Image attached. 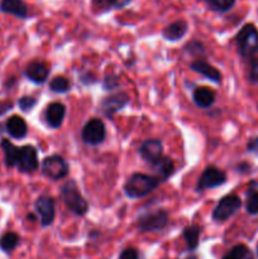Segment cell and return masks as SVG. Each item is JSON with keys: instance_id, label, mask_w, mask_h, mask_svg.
Here are the masks:
<instances>
[{"instance_id": "1", "label": "cell", "mask_w": 258, "mask_h": 259, "mask_svg": "<svg viewBox=\"0 0 258 259\" xmlns=\"http://www.w3.org/2000/svg\"><path fill=\"white\" fill-rule=\"evenodd\" d=\"M161 182L154 176L144 174H133L124 185V192L131 199H142L153 192Z\"/></svg>"}, {"instance_id": "2", "label": "cell", "mask_w": 258, "mask_h": 259, "mask_svg": "<svg viewBox=\"0 0 258 259\" xmlns=\"http://www.w3.org/2000/svg\"><path fill=\"white\" fill-rule=\"evenodd\" d=\"M61 196H62L63 202L68 207L71 212L75 215L82 217L89 211V204L85 197L81 195L77 185L73 180L67 181L61 189Z\"/></svg>"}, {"instance_id": "3", "label": "cell", "mask_w": 258, "mask_h": 259, "mask_svg": "<svg viewBox=\"0 0 258 259\" xmlns=\"http://www.w3.org/2000/svg\"><path fill=\"white\" fill-rule=\"evenodd\" d=\"M235 43L243 57H252L258 53V29L253 24H245L238 32Z\"/></svg>"}, {"instance_id": "4", "label": "cell", "mask_w": 258, "mask_h": 259, "mask_svg": "<svg viewBox=\"0 0 258 259\" xmlns=\"http://www.w3.org/2000/svg\"><path fill=\"white\" fill-rule=\"evenodd\" d=\"M168 224V214L164 210H152L139 215L137 228L141 233H154L164 229Z\"/></svg>"}, {"instance_id": "5", "label": "cell", "mask_w": 258, "mask_h": 259, "mask_svg": "<svg viewBox=\"0 0 258 259\" xmlns=\"http://www.w3.org/2000/svg\"><path fill=\"white\" fill-rule=\"evenodd\" d=\"M68 167L67 162L65 161V158L58 154H53V156L46 157L42 162V172L45 176H47L48 179L58 180L65 179L68 175Z\"/></svg>"}, {"instance_id": "6", "label": "cell", "mask_w": 258, "mask_h": 259, "mask_svg": "<svg viewBox=\"0 0 258 259\" xmlns=\"http://www.w3.org/2000/svg\"><path fill=\"white\" fill-rule=\"evenodd\" d=\"M240 206H242V201H240L239 196H237V195H227L223 199H220L218 205L215 206L214 211H212V219L215 222H225L230 217H233L240 209Z\"/></svg>"}, {"instance_id": "7", "label": "cell", "mask_w": 258, "mask_h": 259, "mask_svg": "<svg viewBox=\"0 0 258 259\" xmlns=\"http://www.w3.org/2000/svg\"><path fill=\"white\" fill-rule=\"evenodd\" d=\"M81 137H82V141L89 146L101 144L106 138L105 124L98 118L90 119L82 128Z\"/></svg>"}, {"instance_id": "8", "label": "cell", "mask_w": 258, "mask_h": 259, "mask_svg": "<svg viewBox=\"0 0 258 259\" xmlns=\"http://www.w3.org/2000/svg\"><path fill=\"white\" fill-rule=\"evenodd\" d=\"M225 181H227V175L222 169L217 168L215 166H209L204 169L202 175L200 176L196 184V191L202 192L210 189H215V187L224 185Z\"/></svg>"}, {"instance_id": "9", "label": "cell", "mask_w": 258, "mask_h": 259, "mask_svg": "<svg viewBox=\"0 0 258 259\" xmlns=\"http://www.w3.org/2000/svg\"><path fill=\"white\" fill-rule=\"evenodd\" d=\"M17 167L20 172H24V174H32L38 168V152L35 147H20Z\"/></svg>"}, {"instance_id": "10", "label": "cell", "mask_w": 258, "mask_h": 259, "mask_svg": "<svg viewBox=\"0 0 258 259\" xmlns=\"http://www.w3.org/2000/svg\"><path fill=\"white\" fill-rule=\"evenodd\" d=\"M34 209L39 215L42 227H50L55 220V200L48 195L39 196L35 201Z\"/></svg>"}, {"instance_id": "11", "label": "cell", "mask_w": 258, "mask_h": 259, "mask_svg": "<svg viewBox=\"0 0 258 259\" xmlns=\"http://www.w3.org/2000/svg\"><path fill=\"white\" fill-rule=\"evenodd\" d=\"M129 104V96L125 93H115L113 95H109L101 101L100 109L104 115L111 118L115 113L120 111Z\"/></svg>"}, {"instance_id": "12", "label": "cell", "mask_w": 258, "mask_h": 259, "mask_svg": "<svg viewBox=\"0 0 258 259\" xmlns=\"http://www.w3.org/2000/svg\"><path fill=\"white\" fill-rule=\"evenodd\" d=\"M139 154L148 163H157L163 157V144L159 139H147L142 143Z\"/></svg>"}, {"instance_id": "13", "label": "cell", "mask_w": 258, "mask_h": 259, "mask_svg": "<svg viewBox=\"0 0 258 259\" xmlns=\"http://www.w3.org/2000/svg\"><path fill=\"white\" fill-rule=\"evenodd\" d=\"M46 121L53 129H58L66 115V106L62 103H52L46 109Z\"/></svg>"}, {"instance_id": "14", "label": "cell", "mask_w": 258, "mask_h": 259, "mask_svg": "<svg viewBox=\"0 0 258 259\" xmlns=\"http://www.w3.org/2000/svg\"><path fill=\"white\" fill-rule=\"evenodd\" d=\"M48 75H50V70L46 66V63L38 62V61L30 62L27 66V68H25V76H27L28 80H30L34 83H38V85L45 83L47 81Z\"/></svg>"}, {"instance_id": "15", "label": "cell", "mask_w": 258, "mask_h": 259, "mask_svg": "<svg viewBox=\"0 0 258 259\" xmlns=\"http://www.w3.org/2000/svg\"><path fill=\"white\" fill-rule=\"evenodd\" d=\"M190 68L215 83L222 81V73H220L214 66H211L210 63H207L206 61L204 60H195L194 62L190 63Z\"/></svg>"}, {"instance_id": "16", "label": "cell", "mask_w": 258, "mask_h": 259, "mask_svg": "<svg viewBox=\"0 0 258 259\" xmlns=\"http://www.w3.org/2000/svg\"><path fill=\"white\" fill-rule=\"evenodd\" d=\"M8 134L14 139H23L28 134V126L24 119L19 115H13L5 123Z\"/></svg>"}, {"instance_id": "17", "label": "cell", "mask_w": 258, "mask_h": 259, "mask_svg": "<svg viewBox=\"0 0 258 259\" xmlns=\"http://www.w3.org/2000/svg\"><path fill=\"white\" fill-rule=\"evenodd\" d=\"M187 29H189V25H187V23L185 20H176V22L168 24L162 30V35H163V38L166 40L176 42V40H180L181 38L185 37V34L187 33Z\"/></svg>"}, {"instance_id": "18", "label": "cell", "mask_w": 258, "mask_h": 259, "mask_svg": "<svg viewBox=\"0 0 258 259\" xmlns=\"http://www.w3.org/2000/svg\"><path fill=\"white\" fill-rule=\"evenodd\" d=\"M153 166V176L158 180L159 182H164L174 175L175 163L169 157H162L157 163L152 164Z\"/></svg>"}, {"instance_id": "19", "label": "cell", "mask_w": 258, "mask_h": 259, "mask_svg": "<svg viewBox=\"0 0 258 259\" xmlns=\"http://www.w3.org/2000/svg\"><path fill=\"white\" fill-rule=\"evenodd\" d=\"M192 100L197 108L209 109L215 101V93L206 86H201V88L195 89L192 94Z\"/></svg>"}, {"instance_id": "20", "label": "cell", "mask_w": 258, "mask_h": 259, "mask_svg": "<svg viewBox=\"0 0 258 259\" xmlns=\"http://www.w3.org/2000/svg\"><path fill=\"white\" fill-rule=\"evenodd\" d=\"M0 10L8 14L25 19L28 17V7L23 0H2Z\"/></svg>"}, {"instance_id": "21", "label": "cell", "mask_w": 258, "mask_h": 259, "mask_svg": "<svg viewBox=\"0 0 258 259\" xmlns=\"http://www.w3.org/2000/svg\"><path fill=\"white\" fill-rule=\"evenodd\" d=\"M2 149L4 152V161L8 167H17L18 156H19V147L14 146L8 139L2 141Z\"/></svg>"}, {"instance_id": "22", "label": "cell", "mask_w": 258, "mask_h": 259, "mask_svg": "<svg viewBox=\"0 0 258 259\" xmlns=\"http://www.w3.org/2000/svg\"><path fill=\"white\" fill-rule=\"evenodd\" d=\"M182 237H184L185 242H186L187 249L192 252V250H195L199 247L200 228L197 225H189L182 232Z\"/></svg>"}, {"instance_id": "23", "label": "cell", "mask_w": 258, "mask_h": 259, "mask_svg": "<svg viewBox=\"0 0 258 259\" xmlns=\"http://www.w3.org/2000/svg\"><path fill=\"white\" fill-rule=\"evenodd\" d=\"M19 235L15 233L9 232L5 233L2 238H0V249L5 253H10L19 245Z\"/></svg>"}, {"instance_id": "24", "label": "cell", "mask_w": 258, "mask_h": 259, "mask_svg": "<svg viewBox=\"0 0 258 259\" xmlns=\"http://www.w3.org/2000/svg\"><path fill=\"white\" fill-rule=\"evenodd\" d=\"M50 89L53 93H68L71 89V81L68 80V78H66L65 76H56V77H53L52 80H51Z\"/></svg>"}, {"instance_id": "25", "label": "cell", "mask_w": 258, "mask_h": 259, "mask_svg": "<svg viewBox=\"0 0 258 259\" xmlns=\"http://www.w3.org/2000/svg\"><path fill=\"white\" fill-rule=\"evenodd\" d=\"M222 259H253V257L245 245L238 244L233 247Z\"/></svg>"}, {"instance_id": "26", "label": "cell", "mask_w": 258, "mask_h": 259, "mask_svg": "<svg viewBox=\"0 0 258 259\" xmlns=\"http://www.w3.org/2000/svg\"><path fill=\"white\" fill-rule=\"evenodd\" d=\"M205 4L214 12L225 13L232 9L235 4V0H204Z\"/></svg>"}, {"instance_id": "27", "label": "cell", "mask_w": 258, "mask_h": 259, "mask_svg": "<svg viewBox=\"0 0 258 259\" xmlns=\"http://www.w3.org/2000/svg\"><path fill=\"white\" fill-rule=\"evenodd\" d=\"M131 0H93L94 7L100 10H109L111 8H121L129 4Z\"/></svg>"}, {"instance_id": "28", "label": "cell", "mask_w": 258, "mask_h": 259, "mask_svg": "<svg viewBox=\"0 0 258 259\" xmlns=\"http://www.w3.org/2000/svg\"><path fill=\"white\" fill-rule=\"evenodd\" d=\"M185 52L189 53L190 56H195L197 60H202L201 56H205V47L199 40H192L185 46Z\"/></svg>"}, {"instance_id": "29", "label": "cell", "mask_w": 258, "mask_h": 259, "mask_svg": "<svg viewBox=\"0 0 258 259\" xmlns=\"http://www.w3.org/2000/svg\"><path fill=\"white\" fill-rule=\"evenodd\" d=\"M245 210L250 215L258 214V191L248 192L247 201H245Z\"/></svg>"}, {"instance_id": "30", "label": "cell", "mask_w": 258, "mask_h": 259, "mask_svg": "<svg viewBox=\"0 0 258 259\" xmlns=\"http://www.w3.org/2000/svg\"><path fill=\"white\" fill-rule=\"evenodd\" d=\"M35 105H37V100L34 98H32V96H23L18 101V106L20 108V110L25 111V113L32 110Z\"/></svg>"}, {"instance_id": "31", "label": "cell", "mask_w": 258, "mask_h": 259, "mask_svg": "<svg viewBox=\"0 0 258 259\" xmlns=\"http://www.w3.org/2000/svg\"><path fill=\"white\" fill-rule=\"evenodd\" d=\"M249 81L253 83H258V58L253 60L250 63Z\"/></svg>"}, {"instance_id": "32", "label": "cell", "mask_w": 258, "mask_h": 259, "mask_svg": "<svg viewBox=\"0 0 258 259\" xmlns=\"http://www.w3.org/2000/svg\"><path fill=\"white\" fill-rule=\"evenodd\" d=\"M119 259H139L138 250L134 248H126L119 255Z\"/></svg>"}, {"instance_id": "33", "label": "cell", "mask_w": 258, "mask_h": 259, "mask_svg": "<svg viewBox=\"0 0 258 259\" xmlns=\"http://www.w3.org/2000/svg\"><path fill=\"white\" fill-rule=\"evenodd\" d=\"M118 77H115V76H106L105 80H104V88L106 90H113V89L118 88Z\"/></svg>"}, {"instance_id": "34", "label": "cell", "mask_w": 258, "mask_h": 259, "mask_svg": "<svg viewBox=\"0 0 258 259\" xmlns=\"http://www.w3.org/2000/svg\"><path fill=\"white\" fill-rule=\"evenodd\" d=\"M258 148V138H254V139H250L249 143H248L247 146V149L248 151H255V149Z\"/></svg>"}, {"instance_id": "35", "label": "cell", "mask_w": 258, "mask_h": 259, "mask_svg": "<svg viewBox=\"0 0 258 259\" xmlns=\"http://www.w3.org/2000/svg\"><path fill=\"white\" fill-rule=\"evenodd\" d=\"M27 219H29V220H32V222H34V220H35V217H34V215H32V214H28Z\"/></svg>"}, {"instance_id": "36", "label": "cell", "mask_w": 258, "mask_h": 259, "mask_svg": "<svg viewBox=\"0 0 258 259\" xmlns=\"http://www.w3.org/2000/svg\"><path fill=\"white\" fill-rule=\"evenodd\" d=\"M186 259H197L196 255H190V257H187Z\"/></svg>"}]
</instances>
